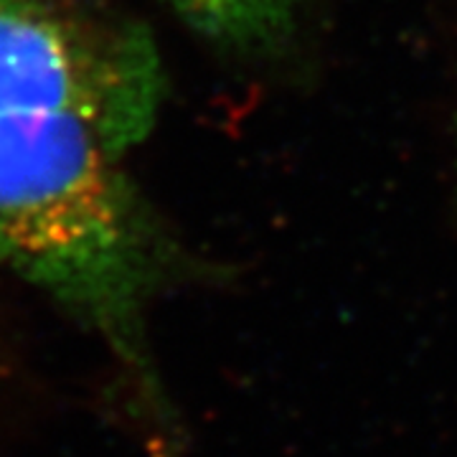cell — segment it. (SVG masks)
<instances>
[{"label": "cell", "instance_id": "cell-2", "mask_svg": "<svg viewBox=\"0 0 457 457\" xmlns=\"http://www.w3.org/2000/svg\"><path fill=\"white\" fill-rule=\"evenodd\" d=\"M161 104L163 64L140 26L77 0H0V117H74L125 155Z\"/></svg>", "mask_w": 457, "mask_h": 457}, {"label": "cell", "instance_id": "cell-3", "mask_svg": "<svg viewBox=\"0 0 457 457\" xmlns=\"http://www.w3.org/2000/svg\"><path fill=\"white\" fill-rule=\"evenodd\" d=\"M303 0H165L198 36L228 51H264L293 31Z\"/></svg>", "mask_w": 457, "mask_h": 457}, {"label": "cell", "instance_id": "cell-1", "mask_svg": "<svg viewBox=\"0 0 457 457\" xmlns=\"http://www.w3.org/2000/svg\"><path fill=\"white\" fill-rule=\"evenodd\" d=\"M120 163L82 120L3 114L0 264L92 330L168 429L147 320L170 282L173 254Z\"/></svg>", "mask_w": 457, "mask_h": 457}]
</instances>
